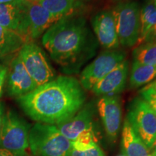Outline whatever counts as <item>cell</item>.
Here are the masks:
<instances>
[{
  "label": "cell",
  "instance_id": "1",
  "mask_svg": "<svg viewBox=\"0 0 156 156\" xmlns=\"http://www.w3.org/2000/svg\"><path fill=\"white\" fill-rule=\"evenodd\" d=\"M85 95L77 79L59 76L17 98L25 114L38 123L56 125L83 108Z\"/></svg>",
  "mask_w": 156,
  "mask_h": 156
},
{
  "label": "cell",
  "instance_id": "2",
  "mask_svg": "<svg viewBox=\"0 0 156 156\" xmlns=\"http://www.w3.org/2000/svg\"><path fill=\"white\" fill-rule=\"evenodd\" d=\"M42 44L52 59L63 67H77L95 51L85 20L72 15L52 25L43 35Z\"/></svg>",
  "mask_w": 156,
  "mask_h": 156
},
{
  "label": "cell",
  "instance_id": "3",
  "mask_svg": "<svg viewBox=\"0 0 156 156\" xmlns=\"http://www.w3.org/2000/svg\"><path fill=\"white\" fill-rule=\"evenodd\" d=\"M28 141L36 156H70L72 142L56 125L37 123L29 131Z\"/></svg>",
  "mask_w": 156,
  "mask_h": 156
},
{
  "label": "cell",
  "instance_id": "4",
  "mask_svg": "<svg viewBox=\"0 0 156 156\" xmlns=\"http://www.w3.org/2000/svg\"><path fill=\"white\" fill-rule=\"evenodd\" d=\"M59 20L43 7L38 1L25 0L23 18L17 33L25 43L32 42Z\"/></svg>",
  "mask_w": 156,
  "mask_h": 156
},
{
  "label": "cell",
  "instance_id": "5",
  "mask_svg": "<svg viewBox=\"0 0 156 156\" xmlns=\"http://www.w3.org/2000/svg\"><path fill=\"white\" fill-rule=\"evenodd\" d=\"M112 12L119 44L132 47L137 44L140 34V9L137 3H121Z\"/></svg>",
  "mask_w": 156,
  "mask_h": 156
},
{
  "label": "cell",
  "instance_id": "6",
  "mask_svg": "<svg viewBox=\"0 0 156 156\" xmlns=\"http://www.w3.org/2000/svg\"><path fill=\"white\" fill-rule=\"evenodd\" d=\"M28 124L13 111L5 114L0 132V148L23 156L29 147Z\"/></svg>",
  "mask_w": 156,
  "mask_h": 156
},
{
  "label": "cell",
  "instance_id": "7",
  "mask_svg": "<svg viewBox=\"0 0 156 156\" xmlns=\"http://www.w3.org/2000/svg\"><path fill=\"white\" fill-rule=\"evenodd\" d=\"M126 119L149 150L156 140V115L142 98L134 99Z\"/></svg>",
  "mask_w": 156,
  "mask_h": 156
},
{
  "label": "cell",
  "instance_id": "8",
  "mask_svg": "<svg viewBox=\"0 0 156 156\" xmlns=\"http://www.w3.org/2000/svg\"><path fill=\"white\" fill-rule=\"evenodd\" d=\"M126 54L119 50L106 51L99 55L83 70L80 83L85 90H92L102 78L125 60Z\"/></svg>",
  "mask_w": 156,
  "mask_h": 156
},
{
  "label": "cell",
  "instance_id": "9",
  "mask_svg": "<svg viewBox=\"0 0 156 156\" xmlns=\"http://www.w3.org/2000/svg\"><path fill=\"white\" fill-rule=\"evenodd\" d=\"M23 65L37 87L53 80L54 74L41 48L33 42L25 43L19 52Z\"/></svg>",
  "mask_w": 156,
  "mask_h": 156
},
{
  "label": "cell",
  "instance_id": "10",
  "mask_svg": "<svg viewBox=\"0 0 156 156\" xmlns=\"http://www.w3.org/2000/svg\"><path fill=\"white\" fill-rule=\"evenodd\" d=\"M101 121L107 136L112 141L116 138L122 122V108L119 97L103 96L97 103Z\"/></svg>",
  "mask_w": 156,
  "mask_h": 156
},
{
  "label": "cell",
  "instance_id": "11",
  "mask_svg": "<svg viewBox=\"0 0 156 156\" xmlns=\"http://www.w3.org/2000/svg\"><path fill=\"white\" fill-rule=\"evenodd\" d=\"M36 87V84L25 69L18 54L12 62L7 77L9 94L19 98L32 92Z\"/></svg>",
  "mask_w": 156,
  "mask_h": 156
},
{
  "label": "cell",
  "instance_id": "12",
  "mask_svg": "<svg viewBox=\"0 0 156 156\" xmlns=\"http://www.w3.org/2000/svg\"><path fill=\"white\" fill-rule=\"evenodd\" d=\"M92 26L103 47L107 49H116L119 47V41L112 11H103L98 13L92 20Z\"/></svg>",
  "mask_w": 156,
  "mask_h": 156
},
{
  "label": "cell",
  "instance_id": "13",
  "mask_svg": "<svg viewBox=\"0 0 156 156\" xmlns=\"http://www.w3.org/2000/svg\"><path fill=\"white\" fill-rule=\"evenodd\" d=\"M128 67V62L124 60L95 84L92 88L93 92L103 96H113L122 92L127 80Z\"/></svg>",
  "mask_w": 156,
  "mask_h": 156
},
{
  "label": "cell",
  "instance_id": "14",
  "mask_svg": "<svg viewBox=\"0 0 156 156\" xmlns=\"http://www.w3.org/2000/svg\"><path fill=\"white\" fill-rule=\"evenodd\" d=\"M56 126L66 138L74 142L83 132L93 130L92 109L88 106L82 108L73 117Z\"/></svg>",
  "mask_w": 156,
  "mask_h": 156
},
{
  "label": "cell",
  "instance_id": "15",
  "mask_svg": "<svg viewBox=\"0 0 156 156\" xmlns=\"http://www.w3.org/2000/svg\"><path fill=\"white\" fill-rule=\"evenodd\" d=\"M122 150L125 156H148L150 150L136 134L127 119L124 121L122 134Z\"/></svg>",
  "mask_w": 156,
  "mask_h": 156
},
{
  "label": "cell",
  "instance_id": "16",
  "mask_svg": "<svg viewBox=\"0 0 156 156\" xmlns=\"http://www.w3.org/2000/svg\"><path fill=\"white\" fill-rule=\"evenodd\" d=\"M25 0L0 4V26L17 33L22 23Z\"/></svg>",
  "mask_w": 156,
  "mask_h": 156
},
{
  "label": "cell",
  "instance_id": "17",
  "mask_svg": "<svg viewBox=\"0 0 156 156\" xmlns=\"http://www.w3.org/2000/svg\"><path fill=\"white\" fill-rule=\"evenodd\" d=\"M25 44L17 33L0 26V57L20 50Z\"/></svg>",
  "mask_w": 156,
  "mask_h": 156
},
{
  "label": "cell",
  "instance_id": "18",
  "mask_svg": "<svg viewBox=\"0 0 156 156\" xmlns=\"http://www.w3.org/2000/svg\"><path fill=\"white\" fill-rule=\"evenodd\" d=\"M38 2L58 19L69 16L79 5V0H38Z\"/></svg>",
  "mask_w": 156,
  "mask_h": 156
},
{
  "label": "cell",
  "instance_id": "19",
  "mask_svg": "<svg viewBox=\"0 0 156 156\" xmlns=\"http://www.w3.org/2000/svg\"><path fill=\"white\" fill-rule=\"evenodd\" d=\"M156 77V66L145 65L134 62L132 64L129 84L132 88H136L149 83Z\"/></svg>",
  "mask_w": 156,
  "mask_h": 156
},
{
  "label": "cell",
  "instance_id": "20",
  "mask_svg": "<svg viewBox=\"0 0 156 156\" xmlns=\"http://www.w3.org/2000/svg\"><path fill=\"white\" fill-rule=\"evenodd\" d=\"M156 25V5L153 0H148L140 10V34L139 44L150 30Z\"/></svg>",
  "mask_w": 156,
  "mask_h": 156
},
{
  "label": "cell",
  "instance_id": "21",
  "mask_svg": "<svg viewBox=\"0 0 156 156\" xmlns=\"http://www.w3.org/2000/svg\"><path fill=\"white\" fill-rule=\"evenodd\" d=\"M134 62L145 65L156 66V43H142L133 51Z\"/></svg>",
  "mask_w": 156,
  "mask_h": 156
},
{
  "label": "cell",
  "instance_id": "22",
  "mask_svg": "<svg viewBox=\"0 0 156 156\" xmlns=\"http://www.w3.org/2000/svg\"><path fill=\"white\" fill-rule=\"evenodd\" d=\"M70 156H105L101 147L96 142L91 144H83L72 142V150Z\"/></svg>",
  "mask_w": 156,
  "mask_h": 156
},
{
  "label": "cell",
  "instance_id": "23",
  "mask_svg": "<svg viewBox=\"0 0 156 156\" xmlns=\"http://www.w3.org/2000/svg\"><path fill=\"white\" fill-rule=\"evenodd\" d=\"M141 98L147 103L148 106L156 115V90L151 87L145 86L140 91Z\"/></svg>",
  "mask_w": 156,
  "mask_h": 156
},
{
  "label": "cell",
  "instance_id": "24",
  "mask_svg": "<svg viewBox=\"0 0 156 156\" xmlns=\"http://www.w3.org/2000/svg\"><path fill=\"white\" fill-rule=\"evenodd\" d=\"M8 73V69L4 65H0V98L3 93V87L5 85L6 78Z\"/></svg>",
  "mask_w": 156,
  "mask_h": 156
},
{
  "label": "cell",
  "instance_id": "25",
  "mask_svg": "<svg viewBox=\"0 0 156 156\" xmlns=\"http://www.w3.org/2000/svg\"><path fill=\"white\" fill-rule=\"evenodd\" d=\"M156 43V25L153 27L149 32L147 33V35L145 36V38L142 39V41L139 44H142V43ZM138 44V45H139Z\"/></svg>",
  "mask_w": 156,
  "mask_h": 156
},
{
  "label": "cell",
  "instance_id": "26",
  "mask_svg": "<svg viewBox=\"0 0 156 156\" xmlns=\"http://www.w3.org/2000/svg\"><path fill=\"white\" fill-rule=\"evenodd\" d=\"M5 116V108L2 103H0V132H1L2 126L3 119Z\"/></svg>",
  "mask_w": 156,
  "mask_h": 156
},
{
  "label": "cell",
  "instance_id": "27",
  "mask_svg": "<svg viewBox=\"0 0 156 156\" xmlns=\"http://www.w3.org/2000/svg\"><path fill=\"white\" fill-rule=\"evenodd\" d=\"M0 156H17L7 150L0 148Z\"/></svg>",
  "mask_w": 156,
  "mask_h": 156
},
{
  "label": "cell",
  "instance_id": "28",
  "mask_svg": "<svg viewBox=\"0 0 156 156\" xmlns=\"http://www.w3.org/2000/svg\"><path fill=\"white\" fill-rule=\"evenodd\" d=\"M147 87H151V88H153L154 90H156V80L153 82V83L150 84V85H146Z\"/></svg>",
  "mask_w": 156,
  "mask_h": 156
},
{
  "label": "cell",
  "instance_id": "29",
  "mask_svg": "<svg viewBox=\"0 0 156 156\" xmlns=\"http://www.w3.org/2000/svg\"><path fill=\"white\" fill-rule=\"evenodd\" d=\"M152 149H153V153H152V156H156V140H155V143H154V145H153V148H152Z\"/></svg>",
  "mask_w": 156,
  "mask_h": 156
},
{
  "label": "cell",
  "instance_id": "30",
  "mask_svg": "<svg viewBox=\"0 0 156 156\" xmlns=\"http://www.w3.org/2000/svg\"><path fill=\"white\" fill-rule=\"evenodd\" d=\"M15 1V0H0V4H6V3H9Z\"/></svg>",
  "mask_w": 156,
  "mask_h": 156
},
{
  "label": "cell",
  "instance_id": "31",
  "mask_svg": "<svg viewBox=\"0 0 156 156\" xmlns=\"http://www.w3.org/2000/svg\"><path fill=\"white\" fill-rule=\"evenodd\" d=\"M28 1H31V2H36V1H38V0H28Z\"/></svg>",
  "mask_w": 156,
  "mask_h": 156
},
{
  "label": "cell",
  "instance_id": "32",
  "mask_svg": "<svg viewBox=\"0 0 156 156\" xmlns=\"http://www.w3.org/2000/svg\"><path fill=\"white\" fill-rule=\"evenodd\" d=\"M154 1V2H155V5H156V0H153Z\"/></svg>",
  "mask_w": 156,
  "mask_h": 156
},
{
  "label": "cell",
  "instance_id": "33",
  "mask_svg": "<svg viewBox=\"0 0 156 156\" xmlns=\"http://www.w3.org/2000/svg\"><path fill=\"white\" fill-rule=\"evenodd\" d=\"M148 156H152V155H148Z\"/></svg>",
  "mask_w": 156,
  "mask_h": 156
},
{
  "label": "cell",
  "instance_id": "34",
  "mask_svg": "<svg viewBox=\"0 0 156 156\" xmlns=\"http://www.w3.org/2000/svg\"><path fill=\"white\" fill-rule=\"evenodd\" d=\"M123 156H124V155H123Z\"/></svg>",
  "mask_w": 156,
  "mask_h": 156
}]
</instances>
